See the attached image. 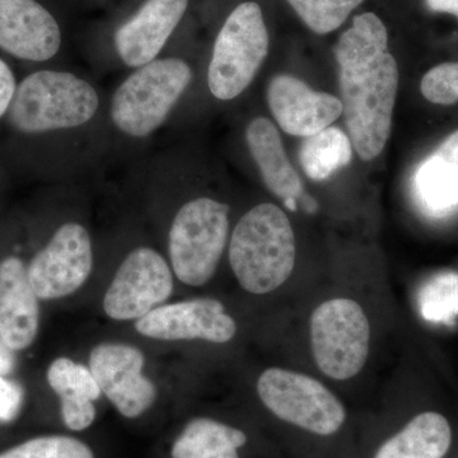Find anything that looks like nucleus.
<instances>
[{"instance_id": "obj_3", "label": "nucleus", "mask_w": 458, "mask_h": 458, "mask_svg": "<svg viewBox=\"0 0 458 458\" xmlns=\"http://www.w3.org/2000/svg\"><path fill=\"white\" fill-rule=\"evenodd\" d=\"M228 256L246 292L260 295L276 291L294 269L295 238L288 216L276 205H256L232 232Z\"/></svg>"}, {"instance_id": "obj_6", "label": "nucleus", "mask_w": 458, "mask_h": 458, "mask_svg": "<svg viewBox=\"0 0 458 458\" xmlns=\"http://www.w3.org/2000/svg\"><path fill=\"white\" fill-rule=\"evenodd\" d=\"M269 53V33L256 2H243L229 13L214 42L208 87L219 101L242 95Z\"/></svg>"}, {"instance_id": "obj_7", "label": "nucleus", "mask_w": 458, "mask_h": 458, "mask_svg": "<svg viewBox=\"0 0 458 458\" xmlns=\"http://www.w3.org/2000/svg\"><path fill=\"white\" fill-rule=\"evenodd\" d=\"M370 327L360 304L334 298L312 313L313 358L321 372L337 381L358 375L369 352Z\"/></svg>"}, {"instance_id": "obj_28", "label": "nucleus", "mask_w": 458, "mask_h": 458, "mask_svg": "<svg viewBox=\"0 0 458 458\" xmlns=\"http://www.w3.org/2000/svg\"><path fill=\"white\" fill-rule=\"evenodd\" d=\"M17 81L11 66L0 59V120L7 114L17 89Z\"/></svg>"}, {"instance_id": "obj_30", "label": "nucleus", "mask_w": 458, "mask_h": 458, "mask_svg": "<svg viewBox=\"0 0 458 458\" xmlns=\"http://www.w3.org/2000/svg\"><path fill=\"white\" fill-rule=\"evenodd\" d=\"M427 7L437 13H450L458 18V0H426Z\"/></svg>"}, {"instance_id": "obj_24", "label": "nucleus", "mask_w": 458, "mask_h": 458, "mask_svg": "<svg viewBox=\"0 0 458 458\" xmlns=\"http://www.w3.org/2000/svg\"><path fill=\"white\" fill-rule=\"evenodd\" d=\"M0 458H95L80 439L68 436L36 437L2 452Z\"/></svg>"}, {"instance_id": "obj_29", "label": "nucleus", "mask_w": 458, "mask_h": 458, "mask_svg": "<svg viewBox=\"0 0 458 458\" xmlns=\"http://www.w3.org/2000/svg\"><path fill=\"white\" fill-rule=\"evenodd\" d=\"M16 366L13 351L9 349L4 343L0 340V376L5 377L13 372Z\"/></svg>"}, {"instance_id": "obj_19", "label": "nucleus", "mask_w": 458, "mask_h": 458, "mask_svg": "<svg viewBox=\"0 0 458 458\" xmlns=\"http://www.w3.org/2000/svg\"><path fill=\"white\" fill-rule=\"evenodd\" d=\"M47 382L62 403L63 421L69 429L80 432L96 419L95 401L102 391L89 367L69 358H57L47 369Z\"/></svg>"}, {"instance_id": "obj_15", "label": "nucleus", "mask_w": 458, "mask_h": 458, "mask_svg": "<svg viewBox=\"0 0 458 458\" xmlns=\"http://www.w3.org/2000/svg\"><path fill=\"white\" fill-rule=\"evenodd\" d=\"M62 42L59 22L38 0H0V49L42 63L57 55Z\"/></svg>"}, {"instance_id": "obj_20", "label": "nucleus", "mask_w": 458, "mask_h": 458, "mask_svg": "<svg viewBox=\"0 0 458 458\" xmlns=\"http://www.w3.org/2000/svg\"><path fill=\"white\" fill-rule=\"evenodd\" d=\"M452 429L438 412L419 414L377 451L375 458H443L450 451Z\"/></svg>"}, {"instance_id": "obj_23", "label": "nucleus", "mask_w": 458, "mask_h": 458, "mask_svg": "<svg viewBox=\"0 0 458 458\" xmlns=\"http://www.w3.org/2000/svg\"><path fill=\"white\" fill-rule=\"evenodd\" d=\"M310 30L318 35L335 31L364 0H286Z\"/></svg>"}, {"instance_id": "obj_4", "label": "nucleus", "mask_w": 458, "mask_h": 458, "mask_svg": "<svg viewBox=\"0 0 458 458\" xmlns=\"http://www.w3.org/2000/svg\"><path fill=\"white\" fill-rule=\"evenodd\" d=\"M192 80L194 71L179 56H159L132 69L111 96V123L128 140H148L170 119Z\"/></svg>"}, {"instance_id": "obj_21", "label": "nucleus", "mask_w": 458, "mask_h": 458, "mask_svg": "<svg viewBox=\"0 0 458 458\" xmlns=\"http://www.w3.org/2000/svg\"><path fill=\"white\" fill-rule=\"evenodd\" d=\"M246 434L221 421L199 418L190 421L172 445V458H240Z\"/></svg>"}, {"instance_id": "obj_27", "label": "nucleus", "mask_w": 458, "mask_h": 458, "mask_svg": "<svg viewBox=\"0 0 458 458\" xmlns=\"http://www.w3.org/2000/svg\"><path fill=\"white\" fill-rule=\"evenodd\" d=\"M23 388L17 382L0 376V421L11 423L20 415L23 403Z\"/></svg>"}, {"instance_id": "obj_12", "label": "nucleus", "mask_w": 458, "mask_h": 458, "mask_svg": "<svg viewBox=\"0 0 458 458\" xmlns=\"http://www.w3.org/2000/svg\"><path fill=\"white\" fill-rule=\"evenodd\" d=\"M140 335L164 342L204 340L225 344L237 333L236 321L225 312V304L213 298L162 304L137 319Z\"/></svg>"}, {"instance_id": "obj_8", "label": "nucleus", "mask_w": 458, "mask_h": 458, "mask_svg": "<svg viewBox=\"0 0 458 458\" xmlns=\"http://www.w3.org/2000/svg\"><path fill=\"white\" fill-rule=\"evenodd\" d=\"M258 394L262 403L280 420L307 432L331 436L345 421L343 403L311 376L269 369L259 378Z\"/></svg>"}, {"instance_id": "obj_22", "label": "nucleus", "mask_w": 458, "mask_h": 458, "mask_svg": "<svg viewBox=\"0 0 458 458\" xmlns=\"http://www.w3.org/2000/svg\"><path fill=\"white\" fill-rule=\"evenodd\" d=\"M352 144L342 129L328 126L304 138L300 148V164L311 180L324 181L351 164Z\"/></svg>"}, {"instance_id": "obj_11", "label": "nucleus", "mask_w": 458, "mask_h": 458, "mask_svg": "<svg viewBox=\"0 0 458 458\" xmlns=\"http://www.w3.org/2000/svg\"><path fill=\"white\" fill-rule=\"evenodd\" d=\"M144 364L143 352L128 344L101 343L90 352V372L123 417H140L155 403L157 388L143 375Z\"/></svg>"}, {"instance_id": "obj_18", "label": "nucleus", "mask_w": 458, "mask_h": 458, "mask_svg": "<svg viewBox=\"0 0 458 458\" xmlns=\"http://www.w3.org/2000/svg\"><path fill=\"white\" fill-rule=\"evenodd\" d=\"M246 144L265 186L283 201L303 197V183L294 170L278 129L267 117H256L246 129Z\"/></svg>"}, {"instance_id": "obj_1", "label": "nucleus", "mask_w": 458, "mask_h": 458, "mask_svg": "<svg viewBox=\"0 0 458 458\" xmlns=\"http://www.w3.org/2000/svg\"><path fill=\"white\" fill-rule=\"evenodd\" d=\"M387 50V29L372 12L355 16L335 47L348 137L363 161L381 155L393 128L399 66Z\"/></svg>"}, {"instance_id": "obj_26", "label": "nucleus", "mask_w": 458, "mask_h": 458, "mask_svg": "<svg viewBox=\"0 0 458 458\" xmlns=\"http://www.w3.org/2000/svg\"><path fill=\"white\" fill-rule=\"evenodd\" d=\"M420 90L428 101L443 106L458 102V63H443L424 75Z\"/></svg>"}, {"instance_id": "obj_14", "label": "nucleus", "mask_w": 458, "mask_h": 458, "mask_svg": "<svg viewBox=\"0 0 458 458\" xmlns=\"http://www.w3.org/2000/svg\"><path fill=\"white\" fill-rule=\"evenodd\" d=\"M267 98L279 128L294 137L324 131L343 114L339 98L312 89L293 75H276L267 86Z\"/></svg>"}, {"instance_id": "obj_10", "label": "nucleus", "mask_w": 458, "mask_h": 458, "mask_svg": "<svg viewBox=\"0 0 458 458\" xmlns=\"http://www.w3.org/2000/svg\"><path fill=\"white\" fill-rule=\"evenodd\" d=\"M92 270V238L89 229L78 222L59 225L47 246L27 265L30 284L42 301L75 293L89 280Z\"/></svg>"}, {"instance_id": "obj_5", "label": "nucleus", "mask_w": 458, "mask_h": 458, "mask_svg": "<svg viewBox=\"0 0 458 458\" xmlns=\"http://www.w3.org/2000/svg\"><path fill=\"white\" fill-rule=\"evenodd\" d=\"M229 207L200 197L181 205L168 231V258L174 276L183 284H207L228 243Z\"/></svg>"}, {"instance_id": "obj_16", "label": "nucleus", "mask_w": 458, "mask_h": 458, "mask_svg": "<svg viewBox=\"0 0 458 458\" xmlns=\"http://www.w3.org/2000/svg\"><path fill=\"white\" fill-rule=\"evenodd\" d=\"M40 325L38 297L27 276V265L17 256L0 261V340L13 352L35 342Z\"/></svg>"}, {"instance_id": "obj_9", "label": "nucleus", "mask_w": 458, "mask_h": 458, "mask_svg": "<svg viewBox=\"0 0 458 458\" xmlns=\"http://www.w3.org/2000/svg\"><path fill=\"white\" fill-rule=\"evenodd\" d=\"M174 293V271L149 246L135 247L114 273L104 298V311L114 321L140 319L167 302Z\"/></svg>"}, {"instance_id": "obj_17", "label": "nucleus", "mask_w": 458, "mask_h": 458, "mask_svg": "<svg viewBox=\"0 0 458 458\" xmlns=\"http://www.w3.org/2000/svg\"><path fill=\"white\" fill-rule=\"evenodd\" d=\"M412 192L427 216L445 218L458 212V131L418 165Z\"/></svg>"}, {"instance_id": "obj_25", "label": "nucleus", "mask_w": 458, "mask_h": 458, "mask_svg": "<svg viewBox=\"0 0 458 458\" xmlns=\"http://www.w3.org/2000/svg\"><path fill=\"white\" fill-rule=\"evenodd\" d=\"M424 318L451 322L458 316V274L445 273L430 280L420 294Z\"/></svg>"}, {"instance_id": "obj_13", "label": "nucleus", "mask_w": 458, "mask_h": 458, "mask_svg": "<svg viewBox=\"0 0 458 458\" xmlns=\"http://www.w3.org/2000/svg\"><path fill=\"white\" fill-rule=\"evenodd\" d=\"M190 0H146L114 35V49L122 64L137 69L161 55L180 25Z\"/></svg>"}, {"instance_id": "obj_2", "label": "nucleus", "mask_w": 458, "mask_h": 458, "mask_svg": "<svg viewBox=\"0 0 458 458\" xmlns=\"http://www.w3.org/2000/svg\"><path fill=\"white\" fill-rule=\"evenodd\" d=\"M101 96L86 78L68 71L33 72L18 84L7 113L22 134L77 131L98 116Z\"/></svg>"}]
</instances>
